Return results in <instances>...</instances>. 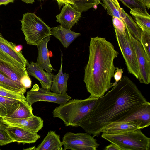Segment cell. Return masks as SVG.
Returning <instances> with one entry per match:
<instances>
[{
  "label": "cell",
  "mask_w": 150,
  "mask_h": 150,
  "mask_svg": "<svg viewBox=\"0 0 150 150\" xmlns=\"http://www.w3.org/2000/svg\"><path fill=\"white\" fill-rule=\"evenodd\" d=\"M123 121L134 123L140 129L148 127L150 125V103L147 101Z\"/></svg>",
  "instance_id": "cell-15"
},
{
  "label": "cell",
  "mask_w": 150,
  "mask_h": 150,
  "mask_svg": "<svg viewBox=\"0 0 150 150\" xmlns=\"http://www.w3.org/2000/svg\"><path fill=\"white\" fill-rule=\"evenodd\" d=\"M33 115L32 105H29L26 100H21L20 101L18 107L7 117L23 119L30 117Z\"/></svg>",
  "instance_id": "cell-24"
},
{
  "label": "cell",
  "mask_w": 150,
  "mask_h": 150,
  "mask_svg": "<svg viewBox=\"0 0 150 150\" xmlns=\"http://www.w3.org/2000/svg\"><path fill=\"white\" fill-rule=\"evenodd\" d=\"M20 100L0 96V117H7L19 106Z\"/></svg>",
  "instance_id": "cell-22"
},
{
  "label": "cell",
  "mask_w": 150,
  "mask_h": 150,
  "mask_svg": "<svg viewBox=\"0 0 150 150\" xmlns=\"http://www.w3.org/2000/svg\"><path fill=\"white\" fill-rule=\"evenodd\" d=\"M62 142L60 135L55 131H50L42 142L38 146L36 150H62Z\"/></svg>",
  "instance_id": "cell-21"
},
{
  "label": "cell",
  "mask_w": 150,
  "mask_h": 150,
  "mask_svg": "<svg viewBox=\"0 0 150 150\" xmlns=\"http://www.w3.org/2000/svg\"><path fill=\"white\" fill-rule=\"evenodd\" d=\"M130 13L141 30H150V16L147 11L138 8L130 10Z\"/></svg>",
  "instance_id": "cell-23"
},
{
  "label": "cell",
  "mask_w": 150,
  "mask_h": 150,
  "mask_svg": "<svg viewBox=\"0 0 150 150\" xmlns=\"http://www.w3.org/2000/svg\"><path fill=\"white\" fill-rule=\"evenodd\" d=\"M98 98L90 95L84 99L69 100L56 107L53 111V116L61 119L66 126H79L93 109Z\"/></svg>",
  "instance_id": "cell-3"
},
{
  "label": "cell",
  "mask_w": 150,
  "mask_h": 150,
  "mask_svg": "<svg viewBox=\"0 0 150 150\" xmlns=\"http://www.w3.org/2000/svg\"><path fill=\"white\" fill-rule=\"evenodd\" d=\"M101 137L118 146L121 150H149L150 138L138 129L117 134H102Z\"/></svg>",
  "instance_id": "cell-5"
},
{
  "label": "cell",
  "mask_w": 150,
  "mask_h": 150,
  "mask_svg": "<svg viewBox=\"0 0 150 150\" xmlns=\"http://www.w3.org/2000/svg\"><path fill=\"white\" fill-rule=\"evenodd\" d=\"M146 8L149 9L150 7V0H142Z\"/></svg>",
  "instance_id": "cell-37"
},
{
  "label": "cell",
  "mask_w": 150,
  "mask_h": 150,
  "mask_svg": "<svg viewBox=\"0 0 150 150\" xmlns=\"http://www.w3.org/2000/svg\"><path fill=\"white\" fill-rule=\"evenodd\" d=\"M27 66L26 69L28 74L38 80L42 88L50 91L53 74L45 72L36 62H31Z\"/></svg>",
  "instance_id": "cell-14"
},
{
  "label": "cell",
  "mask_w": 150,
  "mask_h": 150,
  "mask_svg": "<svg viewBox=\"0 0 150 150\" xmlns=\"http://www.w3.org/2000/svg\"><path fill=\"white\" fill-rule=\"evenodd\" d=\"M14 0H0V6L6 5L10 3H13Z\"/></svg>",
  "instance_id": "cell-36"
},
{
  "label": "cell",
  "mask_w": 150,
  "mask_h": 150,
  "mask_svg": "<svg viewBox=\"0 0 150 150\" xmlns=\"http://www.w3.org/2000/svg\"><path fill=\"white\" fill-rule=\"evenodd\" d=\"M25 149V150H26V149H27V150H36V147L35 146H33V147H31L29 148H28Z\"/></svg>",
  "instance_id": "cell-42"
},
{
  "label": "cell",
  "mask_w": 150,
  "mask_h": 150,
  "mask_svg": "<svg viewBox=\"0 0 150 150\" xmlns=\"http://www.w3.org/2000/svg\"><path fill=\"white\" fill-rule=\"evenodd\" d=\"M8 125L5 124L0 127V146L5 145L13 142L5 130Z\"/></svg>",
  "instance_id": "cell-30"
},
{
  "label": "cell",
  "mask_w": 150,
  "mask_h": 150,
  "mask_svg": "<svg viewBox=\"0 0 150 150\" xmlns=\"http://www.w3.org/2000/svg\"><path fill=\"white\" fill-rule=\"evenodd\" d=\"M5 124V123L4 122L2 118L0 117V127L4 125Z\"/></svg>",
  "instance_id": "cell-40"
},
{
  "label": "cell",
  "mask_w": 150,
  "mask_h": 150,
  "mask_svg": "<svg viewBox=\"0 0 150 150\" xmlns=\"http://www.w3.org/2000/svg\"><path fill=\"white\" fill-rule=\"evenodd\" d=\"M0 71L11 80L21 84V79L28 72L26 68L23 69L0 60Z\"/></svg>",
  "instance_id": "cell-19"
},
{
  "label": "cell",
  "mask_w": 150,
  "mask_h": 150,
  "mask_svg": "<svg viewBox=\"0 0 150 150\" xmlns=\"http://www.w3.org/2000/svg\"><path fill=\"white\" fill-rule=\"evenodd\" d=\"M112 22L114 29L122 33L125 32L126 26L122 20L117 17L112 16Z\"/></svg>",
  "instance_id": "cell-31"
},
{
  "label": "cell",
  "mask_w": 150,
  "mask_h": 150,
  "mask_svg": "<svg viewBox=\"0 0 150 150\" xmlns=\"http://www.w3.org/2000/svg\"><path fill=\"white\" fill-rule=\"evenodd\" d=\"M62 142L64 150H96L99 146L94 137L86 132H68Z\"/></svg>",
  "instance_id": "cell-7"
},
{
  "label": "cell",
  "mask_w": 150,
  "mask_h": 150,
  "mask_svg": "<svg viewBox=\"0 0 150 150\" xmlns=\"http://www.w3.org/2000/svg\"><path fill=\"white\" fill-rule=\"evenodd\" d=\"M1 118L4 122L8 125L19 127L36 133L44 126L43 120L40 117L34 115L23 119L5 117Z\"/></svg>",
  "instance_id": "cell-11"
},
{
  "label": "cell",
  "mask_w": 150,
  "mask_h": 150,
  "mask_svg": "<svg viewBox=\"0 0 150 150\" xmlns=\"http://www.w3.org/2000/svg\"><path fill=\"white\" fill-rule=\"evenodd\" d=\"M140 42L148 57L150 59V30H141Z\"/></svg>",
  "instance_id": "cell-27"
},
{
  "label": "cell",
  "mask_w": 150,
  "mask_h": 150,
  "mask_svg": "<svg viewBox=\"0 0 150 150\" xmlns=\"http://www.w3.org/2000/svg\"><path fill=\"white\" fill-rule=\"evenodd\" d=\"M100 3V0H79L72 6L77 11H86Z\"/></svg>",
  "instance_id": "cell-26"
},
{
  "label": "cell",
  "mask_w": 150,
  "mask_h": 150,
  "mask_svg": "<svg viewBox=\"0 0 150 150\" xmlns=\"http://www.w3.org/2000/svg\"><path fill=\"white\" fill-rule=\"evenodd\" d=\"M138 129V127L134 123L125 121H117L112 122L105 127L101 133L105 134H117Z\"/></svg>",
  "instance_id": "cell-20"
},
{
  "label": "cell",
  "mask_w": 150,
  "mask_h": 150,
  "mask_svg": "<svg viewBox=\"0 0 150 150\" xmlns=\"http://www.w3.org/2000/svg\"><path fill=\"white\" fill-rule=\"evenodd\" d=\"M126 27L124 33L114 29L116 39L129 73L139 80L140 76L136 54L130 36V32Z\"/></svg>",
  "instance_id": "cell-6"
},
{
  "label": "cell",
  "mask_w": 150,
  "mask_h": 150,
  "mask_svg": "<svg viewBox=\"0 0 150 150\" xmlns=\"http://www.w3.org/2000/svg\"><path fill=\"white\" fill-rule=\"evenodd\" d=\"M81 12L74 8L70 4H64L59 14L57 15L56 21L63 27L71 30L81 16Z\"/></svg>",
  "instance_id": "cell-13"
},
{
  "label": "cell",
  "mask_w": 150,
  "mask_h": 150,
  "mask_svg": "<svg viewBox=\"0 0 150 150\" xmlns=\"http://www.w3.org/2000/svg\"><path fill=\"white\" fill-rule=\"evenodd\" d=\"M23 48V46L21 45H18L15 46L14 49L15 51L17 52H19L21 51V50Z\"/></svg>",
  "instance_id": "cell-38"
},
{
  "label": "cell",
  "mask_w": 150,
  "mask_h": 150,
  "mask_svg": "<svg viewBox=\"0 0 150 150\" xmlns=\"http://www.w3.org/2000/svg\"><path fill=\"white\" fill-rule=\"evenodd\" d=\"M22 1L27 4H33L35 2L34 0H21Z\"/></svg>",
  "instance_id": "cell-39"
},
{
  "label": "cell",
  "mask_w": 150,
  "mask_h": 150,
  "mask_svg": "<svg viewBox=\"0 0 150 150\" xmlns=\"http://www.w3.org/2000/svg\"><path fill=\"white\" fill-rule=\"evenodd\" d=\"M115 71L113 76L115 81L112 84V86L115 85L122 79L123 72V69L116 67Z\"/></svg>",
  "instance_id": "cell-33"
},
{
  "label": "cell",
  "mask_w": 150,
  "mask_h": 150,
  "mask_svg": "<svg viewBox=\"0 0 150 150\" xmlns=\"http://www.w3.org/2000/svg\"><path fill=\"white\" fill-rule=\"evenodd\" d=\"M20 81L21 84L26 89H27L31 87L32 81L28 75V72L21 78Z\"/></svg>",
  "instance_id": "cell-32"
},
{
  "label": "cell",
  "mask_w": 150,
  "mask_h": 150,
  "mask_svg": "<svg viewBox=\"0 0 150 150\" xmlns=\"http://www.w3.org/2000/svg\"><path fill=\"white\" fill-rule=\"evenodd\" d=\"M63 54L62 53L60 67L58 73L54 75L50 91L58 94L67 93V82L69 74L62 71Z\"/></svg>",
  "instance_id": "cell-18"
},
{
  "label": "cell",
  "mask_w": 150,
  "mask_h": 150,
  "mask_svg": "<svg viewBox=\"0 0 150 150\" xmlns=\"http://www.w3.org/2000/svg\"><path fill=\"white\" fill-rule=\"evenodd\" d=\"M57 1L58 4L59 8L60 9L62 6L67 3H69L73 5L77 2L79 0H55Z\"/></svg>",
  "instance_id": "cell-34"
},
{
  "label": "cell",
  "mask_w": 150,
  "mask_h": 150,
  "mask_svg": "<svg viewBox=\"0 0 150 150\" xmlns=\"http://www.w3.org/2000/svg\"><path fill=\"white\" fill-rule=\"evenodd\" d=\"M112 0L115 4L118 6H120V4L117 0Z\"/></svg>",
  "instance_id": "cell-41"
},
{
  "label": "cell",
  "mask_w": 150,
  "mask_h": 150,
  "mask_svg": "<svg viewBox=\"0 0 150 150\" xmlns=\"http://www.w3.org/2000/svg\"><path fill=\"white\" fill-rule=\"evenodd\" d=\"M0 86L7 90L23 94L27 89L22 85L11 80L0 71Z\"/></svg>",
  "instance_id": "cell-25"
},
{
  "label": "cell",
  "mask_w": 150,
  "mask_h": 150,
  "mask_svg": "<svg viewBox=\"0 0 150 150\" xmlns=\"http://www.w3.org/2000/svg\"><path fill=\"white\" fill-rule=\"evenodd\" d=\"M109 145L106 146L105 149V150H121V149L116 144L111 143Z\"/></svg>",
  "instance_id": "cell-35"
},
{
  "label": "cell",
  "mask_w": 150,
  "mask_h": 150,
  "mask_svg": "<svg viewBox=\"0 0 150 150\" xmlns=\"http://www.w3.org/2000/svg\"><path fill=\"white\" fill-rule=\"evenodd\" d=\"M1 35V34L0 33V36Z\"/></svg>",
  "instance_id": "cell-44"
},
{
  "label": "cell",
  "mask_w": 150,
  "mask_h": 150,
  "mask_svg": "<svg viewBox=\"0 0 150 150\" xmlns=\"http://www.w3.org/2000/svg\"><path fill=\"white\" fill-rule=\"evenodd\" d=\"M147 101L134 82L124 76L110 90L98 98L79 126L87 133L97 136L107 125L123 121Z\"/></svg>",
  "instance_id": "cell-1"
},
{
  "label": "cell",
  "mask_w": 150,
  "mask_h": 150,
  "mask_svg": "<svg viewBox=\"0 0 150 150\" xmlns=\"http://www.w3.org/2000/svg\"><path fill=\"white\" fill-rule=\"evenodd\" d=\"M40 0V1H43V0Z\"/></svg>",
  "instance_id": "cell-43"
},
{
  "label": "cell",
  "mask_w": 150,
  "mask_h": 150,
  "mask_svg": "<svg viewBox=\"0 0 150 150\" xmlns=\"http://www.w3.org/2000/svg\"><path fill=\"white\" fill-rule=\"evenodd\" d=\"M38 86L34 85L32 89L27 92L26 100L30 105L38 101L51 102L61 105L72 98L67 93L57 94L42 88H40Z\"/></svg>",
  "instance_id": "cell-8"
},
{
  "label": "cell",
  "mask_w": 150,
  "mask_h": 150,
  "mask_svg": "<svg viewBox=\"0 0 150 150\" xmlns=\"http://www.w3.org/2000/svg\"><path fill=\"white\" fill-rule=\"evenodd\" d=\"M121 1L125 6L131 9L139 8L146 11L145 6L142 0H117Z\"/></svg>",
  "instance_id": "cell-29"
},
{
  "label": "cell",
  "mask_w": 150,
  "mask_h": 150,
  "mask_svg": "<svg viewBox=\"0 0 150 150\" xmlns=\"http://www.w3.org/2000/svg\"><path fill=\"white\" fill-rule=\"evenodd\" d=\"M51 35L58 39L63 47L67 48L81 34L65 28L61 25L51 28Z\"/></svg>",
  "instance_id": "cell-17"
},
{
  "label": "cell",
  "mask_w": 150,
  "mask_h": 150,
  "mask_svg": "<svg viewBox=\"0 0 150 150\" xmlns=\"http://www.w3.org/2000/svg\"><path fill=\"white\" fill-rule=\"evenodd\" d=\"M16 45L0 36V60L24 69L29 63L21 51L17 52L14 48Z\"/></svg>",
  "instance_id": "cell-9"
},
{
  "label": "cell",
  "mask_w": 150,
  "mask_h": 150,
  "mask_svg": "<svg viewBox=\"0 0 150 150\" xmlns=\"http://www.w3.org/2000/svg\"><path fill=\"white\" fill-rule=\"evenodd\" d=\"M50 37V36L44 38L37 46L38 56L36 62L39 66L49 73H51L53 70L56 71L51 64L47 47Z\"/></svg>",
  "instance_id": "cell-16"
},
{
  "label": "cell",
  "mask_w": 150,
  "mask_h": 150,
  "mask_svg": "<svg viewBox=\"0 0 150 150\" xmlns=\"http://www.w3.org/2000/svg\"><path fill=\"white\" fill-rule=\"evenodd\" d=\"M0 96L17 99L20 101L26 100V97L23 93L10 91L0 86Z\"/></svg>",
  "instance_id": "cell-28"
},
{
  "label": "cell",
  "mask_w": 150,
  "mask_h": 150,
  "mask_svg": "<svg viewBox=\"0 0 150 150\" xmlns=\"http://www.w3.org/2000/svg\"><path fill=\"white\" fill-rule=\"evenodd\" d=\"M89 50L83 81L90 96L99 98L112 87L111 79L116 69L114 60L119 53L105 38L98 36L91 38Z\"/></svg>",
  "instance_id": "cell-2"
},
{
  "label": "cell",
  "mask_w": 150,
  "mask_h": 150,
  "mask_svg": "<svg viewBox=\"0 0 150 150\" xmlns=\"http://www.w3.org/2000/svg\"><path fill=\"white\" fill-rule=\"evenodd\" d=\"M129 35L135 49L140 74L139 80L140 83L148 84L150 83V59L146 55L140 42L130 32Z\"/></svg>",
  "instance_id": "cell-10"
},
{
  "label": "cell",
  "mask_w": 150,
  "mask_h": 150,
  "mask_svg": "<svg viewBox=\"0 0 150 150\" xmlns=\"http://www.w3.org/2000/svg\"><path fill=\"white\" fill-rule=\"evenodd\" d=\"M6 131L13 142L22 143H34L40 137L37 133L17 126L8 125Z\"/></svg>",
  "instance_id": "cell-12"
},
{
  "label": "cell",
  "mask_w": 150,
  "mask_h": 150,
  "mask_svg": "<svg viewBox=\"0 0 150 150\" xmlns=\"http://www.w3.org/2000/svg\"><path fill=\"white\" fill-rule=\"evenodd\" d=\"M21 29L27 44L37 46L45 38L51 35V28L34 13L23 15Z\"/></svg>",
  "instance_id": "cell-4"
}]
</instances>
